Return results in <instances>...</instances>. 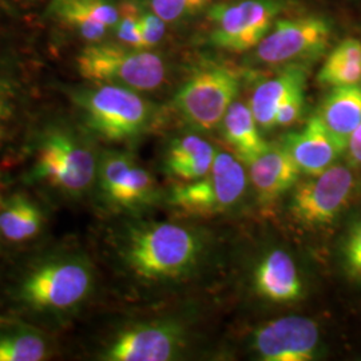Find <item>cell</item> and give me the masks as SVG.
Returning a JSON list of instances; mask_svg holds the SVG:
<instances>
[{"instance_id": "obj_19", "label": "cell", "mask_w": 361, "mask_h": 361, "mask_svg": "<svg viewBox=\"0 0 361 361\" xmlns=\"http://www.w3.org/2000/svg\"><path fill=\"white\" fill-rule=\"evenodd\" d=\"M217 155L216 147L195 134L173 140L164 157V169L180 182L202 178L212 169Z\"/></svg>"}, {"instance_id": "obj_11", "label": "cell", "mask_w": 361, "mask_h": 361, "mask_svg": "<svg viewBox=\"0 0 361 361\" xmlns=\"http://www.w3.org/2000/svg\"><path fill=\"white\" fill-rule=\"evenodd\" d=\"M95 186L104 204L118 212L142 210L159 197L153 174L130 153L119 150L101 154Z\"/></svg>"}, {"instance_id": "obj_25", "label": "cell", "mask_w": 361, "mask_h": 361, "mask_svg": "<svg viewBox=\"0 0 361 361\" xmlns=\"http://www.w3.org/2000/svg\"><path fill=\"white\" fill-rule=\"evenodd\" d=\"M141 15V8L131 0H126L119 6V20L116 26V38L129 47L143 49Z\"/></svg>"}, {"instance_id": "obj_17", "label": "cell", "mask_w": 361, "mask_h": 361, "mask_svg": "<svg viewBox=\"0 0 361 361\" xmlns=\"http://www.w3.org/2000/svg\"><path fill=\"white\" fill-rule=\"evenodd\" d=\"M308 70L305 65L281 67L273 77L261 82L253 91L249 107L259 129H274V119L280 106L297 90L305 89Z\"/></svg>"}, {"instance_id": "obj_13", "label": "cell", "mask_w": 361, "mask_h": 361, "mask_svg": "<svg viewBox=\"0 0 361 361\" xmlns=\"http://www.w3.org/2000/svg\"><path fill=\"white\" fill-rule=\"evenodd\" d=\"M252 348L264 361L314 360L320 348V331L307 317L276 319L253 334Z\"/></svg>"}, {"instance_id": "obj_5", "label": "cell", "mask_w": 361, "mask_h": 361, "mask_svg": "<svg viewBox=\"0 0 361 361\" xmlns=\"http://www.w3.org/2000/svg\"><path fill=\"white\" fill-rule=\"evenodd\" d=\"M77 70L85 80L130 90L154 91L168 75L165 61L155 52L116 43H91L79 52Z\"/></svg>"}, {"instance_id": "obj_27", "label": "cell", "mask_w": 361, "mask_h": 361, "mask_svg": "<svg viewBox=\"0 0 361 361\" xmlns=\"http://www.w3.org/2000/svg\"><path fill=\"white\" fill-rule=\"evenodd\" d=\"M15 114V91L13 82L0 61V146L8 135Z\"/></svg>"}, {"instance_id": "obj_20", "label": "cell", "mask_w": 361, "mask_h": 361, "mask_svg": "<svg viewBox=\"0 0 361 361\" xmlns=\"http://www.w3.org/2000/svg\"><path fill=\"white\" fill-rule=\"evenodd\" d=\"M219 128L225 142L246 166L269 147L250 107L243 102H233Z\"/></svg>"}, {"instance_id": "obj_31", "label": "cell", "mask_w": 361, "mask_h": 361, "mask_svg": "<svg viewBox=\"0 0 361 361\" xmlns=\"http://www.w3.org/2000/svg\"><path fill=\"white\" fill-rule=\"evenodd\" d=\"M345 153H348L349 162L352 165L361 166V123L350 135Z\"/></svg>"}, {"instance_id": "obj_2", "label": "cell", "mask_w": 361, "mask_h": 361, "mask_svg": "<svg viewBox=\"0 0 361 361\" xmlns=\"http://www.w3.org/2000/svg\"><path fill=\"white\" fill-rule=\"evenodd\" d=\"M128 271L146 283L178 280L197 265L202 241L197 233L173 222L130 225L119 247Z\"/></svg>"}, {"instance_id": "obj_23", "label": "cell", "mask_w": 361, "mask_h": 361, "mask_svg": "<svg viewBox=\"0 0 361 361\" xmlns=\"http://www.w3.org/2000/svg\"><path fill=\"white\" fill-rule=\"evenodd\" d=\"M361 80V42L347 38L340 42L325 59L317 74L324 87H341L357 85Z\"/></svg>"}, {"instance_id": "obj_26", "label": "cell", "mask_w": 361, "mask_h": 361, "mask_svg": "<svg viewBox=\"0 0 361 361\" xmlns=\"http://www.w3.org/2000/svg\"><path fill=\"white\" fill-rule=\"evenodd\" d=\"M212 0H152L153 13L166 23L178 22L205 10Z\"/></svg>"}, {"instance_id": "obj_4", "label": "cell", "mask_w": 361, "mask_h": 361, "mask_svg": "<svg viewBox=\"0 0 361 361\" xmlns=\"http://www.w3.org/2000/svg\"><path fill=\"white\" fill-rule=\"evenodd\" d=\"M71 97L85 126L104 142L138 140L154 121V104L138 91L92 83L90 87L74 91Z\"/></svg>"}, {"instance_id": "obj_18", "label": "cell", "mask_w": 361, "mask_h": 361, "mask_svg": "<svg viewBox=\"0 0 361 361\" xmlns=\"http://www.w3.org/2000/svg\"><path fill=\"white\" fill-rule=\"evenodd\" d=\"M51 11L91 43L102 42L119 20V8L109 0H63L51 3Z\"/></svg>"}, {"instance_id": "obj_29", "label": "cell", "mask_w": 361, "mask_h": 361, "mask_svg": "<svg viewBox=\"0 0 361 361\" xmlns=\"http://www.w3.org/2000/svg\"><path fill=\"white\" fill-rule=\"evenodd\" d=\"M305 113V89H300L293 92L284 104L280 106L274 128H289L297 123Z\"/></svg>"}, {"instance_id": "obj_7", "label": "cell", "mask_w": 361, "mask_h": 361, "mask_svg": "<svg viewBox=\"0 0 361 361\" xmlns=\"http://www.w3.org/2000/svg\"><path fill=\"white\" fill-rule=\"evenodd\" d=\"M241 77L229 66H207L194 73L176 92L173 106L194 129L219 128L238 95Z\"/></svg>"}, {"instance_id": "obj_8", "label": "cell", "mask_w": 361, "mask_h": 361, "mask_svg": "<svg viewBox=\"0 0 361 361\" xmlns=\"http://www.w3.org/2000/svg\"><path fill=\"white\" fill-rule=\"evenodd\" d=\"M331 37V23L320 15L279 19L253 49L252 59L269 67L307 65L323 55Z\"/></svg>"}, {"instance_id": "obj_24", "label": "cell", "mask_w": 361, "mask_h": 361, "mask_svg": "<svg viewBox=\"0 0 361 361\" xmlns=\"http://www.w3.org/2000/svg\"><path fill=\"white\" fill-rule=\"evenodd\" d=\"M49 355L50 343L37 328L13 325L0 329V361H42Z\"/></svg>"}, {"instance_id": "obj_22", "label": "cell", "mask_w": 361, "mask_h": 361, "mask_svg": "<svg viewBox=\"0 0 361 361\" xmlns=\"http://www.w3.org/2000/svg\"><path fill=\"white\" fill-rule=\"evenodd\" d=\"M44 222L43 209L25 194H13L0 207V237L7 243L23 244L37 238Z\"/></svg>"}, {"instance_id": "obj_28", "label": "cell", "mask_w": 361, "mask_h": 361, "mask_svg": "<svg viewBox=\"0 0 361 361\" xmlns=\"http://www.w3.org/2000/svg\"><path fill=\"white\" fill-rule=\"evenodd\" d=\"M343 264L353 281L361 280V219L352 226L343 246Z\"/></svg>"}, {"instance_id": "obj_6", "label": "cell", "mask_w": 361, "mask_h": 361, "mask_svg": "<svg viewBox=\"0 0 361 361\" xmlns=\"http://www.w3.org/2000/svg\"><path fill=\"white\" fill-rule=\"evenodd\" d=\"M246 185L244 164L234 154L219 152L202 178L176 185L168 202L190 217H213L237 207L245 195Z\"/></svg>"}, {"instance_id": "obj_32", "label": "cell", "mask_w": 361, "mask_h": 361, "mask_svg": "<svg viewBox=\"0 0 361 361\" xmlns=\"http://www.w3.org/2000/svg\"><path fill=\"white\" fill-rule=\"evenodd\" d=\"M3 201H4V200H3V198H1V194H0V207H1V204H3Z\"/></svg>"}, {"instance_id": "obj_1", "label": "cell", "mask_w": 361, "mask_h": 361, "mask_svg": "<svg viewBox=\"0 0 361 361\" xmlns=\"http://www.w3.org/2000/svg\"><path fill=\"white\" fill-rule=\"evenodd\" d=\"M95 284L89 258L79 253H56L40 258L13 288V300L40 317L62 319L80 310Z\"/></svg>"}, {"instance_id": "obj_30", "label": "cell", "mask_w": 361, "mask_h": 361, "mask_svg": "<svg viewBox=\"0 0 361 361\" xmlns=\"http://www.w3.org/2000/svg\"><path fill=\"white\" fill-rule=\"evenodd\" d=\"M166 22L155 13H142L141 15V35L143 49L147 50L158 44L165 37Z\"/></svg>"}, {"instance_id": "obj_33", "label": "cell", "mask_w": 361, "mask_h": 361, "mask_svg": "<svg viewBox=\"0 0 361 361\" xmlns=\"http://www.w3.org/2000/svg\"><path fill=\"white\" fill-rule=\"evenodd\" d=\"M56 1H63V0H52V3H56Z\"/></svg>"}, {"instance_id": "obj_3", "label": "cell", "mask_w": 361, "mask_h": 361, "mask_svg": "<svg viewBox=\"0 0 361 361\" xmlns=\"http://www.w3.org/2000/svg\"><path fill=\"white\" fill-rule=\"evenodd\" d=\"M99 158L85 135L67 128H52L37 141L28 176L62 197L79 200L95 186Z\"/></svg>"}, {"instance_id": "obj_21", "label": "cell", "mask_w": 361, "mask_h": 361, "mask_svg": "<svg viewBox=\"0 0 361 361\" xmlns=\"http://www.w3.org/2000/svg\"><path fill=\"white\" fill-rule=\"evenodd\" d=\"M317 116L347 150L349 138L361 123V85L334 87L325 97Z\"/></svg>"}, {"instance_id": "obj_14", "label": "cell", "mask_w": 361, "mask_h": 361, "mask_svg": "<svg viewBox=\"0 0 361 361\" xmlns=\"http://www.w3.org/2000/svg\"><path fill=\"white\" fill-rule=\"evenodd\" d=\"M302 174L317 176L334 166L345 149L326 129L317 114L298 131L289 133L281 141Z\"/></svg>"}, {"instance_id": "obj_16", "label": "cell", "mask_w": 361, "mask_h": 361, "mask_svg": "<svg viewBox=\"0 0 361 361\" xmlns=\"http://www.w3.org/2000/svg\"><path fill=\"white\" fill-rule=\"evenodd\" d=\"M253 285L258 296L276 304L295 302L304 293L296 262L283 249H274L261 258L253 273Z\"/></svg>"}, {"instance_id": "obj_9", "label": "cell", "mask_w": 361, "mask_h": 361, "mask_svg": "<svg viewBox=\"0 0 361 361\" xmlns=\"http://www.w3.org/2000/svg\"><path fill=\"white\" fill-rule=\"evenodd\" d=\"M284 10L283 0H241L209 10L210 42L229 52L256 49Z\"/></svg>"}, {"instance_id": "obj_12", "label": "cell", "mask_w": 361, "mask_h": 361, "mask_svg": "<svg viewBox=\"0 0 361 361\" xmlns=\"http://www.w3.org/2000/svg\"><path fill=\"white\" fill-rule=\"evenodd\" d=\"M186 345V334L174 320L128 325L104 345L99 359L106 361L174 360Z\"/></svg>"}, {"instance_id": "obj_15", "label": "cell", "mask_w": 361, "mask_h": 361, "mask_svg": "<svg viewBox=\"0 0 361 361\" xmlns=\"http://www.w3.org/2000/svg\"><path fill=\"white\" fill-rule=\"evenodd\" d=\"M301 170L288 153L284 145L269 147L249 165V178L261 205H271L293 189Z\"/></svg>"}, {"instance_id": "obj_10", "label": "cell", "mask_w": 361, "mask_h": 361, "mask_svg": "<svg viewBox=\"0 0 361 361\" xmlns=\"http://www.w3.org/2000/svg\"><path fill=\"white\" fill-rule=\"evenodd\" d=\"M355 186L352 170L334 165L322 174L310 176V180L297 182L289 202V213L302 226H326L348 205Z\"/></svg>"}]
</instances>
